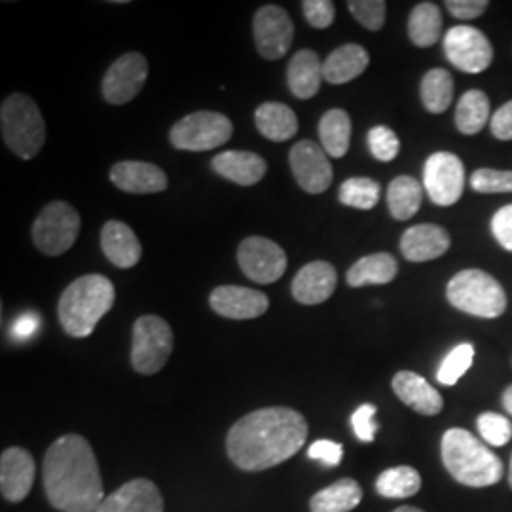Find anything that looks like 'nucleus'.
<instances>
[{"mask_svg": "<svg viewBox=\"0 0 512 512\" xmlns=\"http://www.w3.org/2000/svg\"><path fill=\"white\" fill-rule=\"evenodd\" d=\"M490 6L488 0H448V12L458 19H475L486 12Z\"/></svg>", "mask_w": 512, "mask_h": 512, "instance_id": "nucleus-46", "label": "nucleus"}, {"mask_svg": "<svg viewBox=\"0 0 512 512\" xmlns=\"http://www.w3.org/2000/svg\"><path fill=\"white\" fill-rule=\"evenodd\" d=\"M363 501V490L353 478H342L311 497V512H351Z\"/></svg>", "mask_w": 512, "mask_h": 512, "instance_id": "nucleus-29", "label": "nucleus"}, {"mask_svg": "<svg viewBox=\"0 0 512 512\" xmlns=\"http://www.w3.org/2000/svg\"><path fill=\"white\" fill-rule=\"evenodd\" d=\"M116 291L105 275L78 277L61 294L57 313L63 330L73 338H86L114 306Z\"/></svg>", "mask_w": 512, "mask_h": 512, "instance_id": "nucleus-3", "label": "nucleus"}, {"mask_svg": "<svg viewBox=\"0 0 512 512\" xmlns=\"http://www.w3.org/2000/svg\"><path fill=\"white\" fill-rule=\"evenodd\" d=\"M440 33H442V16H440L439 6L433 2L418 4L408 18L410 40L420 48H429L439 40Z\"/></svg>", "mask_w": 512, "mask_h": 512, "instance_id": "nucleus-32", "label": "nucleus"}, {"mask_svg": "<svg viewBox=\"0 0 512 512\" xmlns=\"http://www.w3.org/2000/svg\"><path fill=\"white\" fill-rule=\"evenodd\" d=\"M95 512H164V497L148 478H135L107 495Z\"/></svg>", "mask_w": 512, "mask_h": 512, "instance_id": "nucleus-17", "label": "nucleus"}, {"mask_svg": "<svg viewBox=\"0 0 512 512\" xmlns=\"http://www.w3.org/2000/svg\"><path fill=\"white\" fill-rule=\"evenodd\" d=\"M393 391L406 406L421 416H437L444 406L439 391L429 382L410 370H401L393 378Z\"/></svg>", "mask_w": 512, "mask_h": 512, "instance_id": "nucleus-21", "label": "nucleus"}, {"mask_svg": "<svg viewBox=\"0 0 512 512\" xmlns=\"http://www.w3.org/2000/svg\"><path fill=\"white\" fill-rule=\"evenodd\" d=\"M378 408L374 404H363L359 406L353 416H351V425H353V431L357 435V439L363 440V442H372L376 437V431H378V425L374 421Z\"/></svg>", "mask_w": 512, "mask_h": 512, "instance_id": "nucleus-43", "label": "nucleus"}, {"mask_svg": "<svg viewBox=\"0 0 512 512\" xmlns=\"http://www.w3.org/2000/svg\"><path fill=\"white\" fill-rule=\"evenodd\" d=\"M2 139L21 160H33L44 147L46 124L37 103L23 93L4 99L0 109Z\"/></svg>", "mask_w": 512, "mask_h": 512, "instance_id": "nucleus-5", "label": "nucleus"}, {"mask_svg": "<svg viewBox=\"0 0 512 512\" xmlns=\"http://www.w3.org/2000/svg\"><path fill=\"white\" fill-rule=\"evenodd\" d=\"M393 512H423L420 509H416V507H401V509H397V511Z\"/></svg>", "mask_w": 512, "mask_h": 512, "instance_id": "nucleus-50", "label": "nucleus"}, {"mask_svg": "<svg viewBox=\"0 0 512 512\" xmlns=\"http://www.w3.org/2000/svg\"><path fill=\"white\" fill-rule=\"evenodd\" d=\"M38 327H40V319L37 313H23L12 327V338L27 340L37 332Z\"/></svg>", "mask_w": 512, "mask_h": 512, "instance_id": "nucleus-48", "label": "nucleus"}, {"mask_svg": "<svg viewBox=\"0 0 512 512\" xmlns=\"http://www.w3.org/2000/svg\"><path fill=\"white\" fill-rule=\"evenodd\" d=\"M475 361V348L471 344H459L442 361L437 378L442 385H456L459 378L471 368Z\"/></svg>", "mask_w": 512, "mask_h": 512, "instance_id": "nucleus-37", "label": "nucleus"}, {"mask_svg": "<svg viewBox=\"0 0 512 512\" xmlns=\"http://www.w3.org/2000/svg\"><path fill=\"white\" fill-rule=\"evenodd\" d=\"M452 239L437 224H418L406 230L401 239V251L410 262H427L444 255Z\"/></svg>", "mask_w": 512, "mask_h": 512, "instance_id": "nucleus-22", "label": "nucleus"}, {"mask_svg": "<svg viewBox=\"0 0 512 512\" xmlns=\"http://www.w3.org/2000/svg\"><path fill=\"white\" fill-rule=\"evenodd\" d=\"M234 126L228 116L211 110H198L171 128V143L179 150L205 152L220 147L232 139Z\"/></svg>", "mask_w": 512, "mask_h": 512, "instance_id": "nucleus-8", "label": "nucleus"}, {"mask_svg": "<svg viewBox=\"0 0 512 512\" xmlns=\"http://www.w3.org/2000/svg\"><path fill=\"white\" fill-rule=\"evenodd\" d=\"M349 12L368 31H380L384 27L387 4L384 0H349Z\"/></svg>", "mask_w": 512, "mask_h": 512, "instance_id": "nucleus-40", "label": "nucleus"}, {"mask_svg": "<svg viewBox=\"0 0 512 512\" xmlns=\"http://www.w3.org/2000/svg\"><path fill=\"white\" fill-rule=\"evenodd\" d=\"M471 188L480 194H503L512 192V171L499 169H476L471 175Z\"/></svg>", "mask_w": 512, "mask_h": 512, "instance_id": "nucleus-39", "label": "nucleus"}, {"mask_svg": "<svg viewBox=\"0 0 512 512\" xmlns=\"http://www.w3.org/2000/svg\"><path fill=\"white\" fill-rule=\"evenodd\" d=\"M380 190H382V186L372 179L353 177L340 186L338 198L348 207L368 211L380 200Z\"/></svg>", "mask_w": 512, "mask_h": 512, "instance_id": "nucleus-36", "label": "nucleus"}, {"mask_svg": "<svg viewBox=\"0 0 512 512\" xmlns=\"http://www.w3.org/2000/svg\"><path fill=\"white\" fill-rule=\"evenodd\" d=\"M448 302L475 317L495 319L507 310V294L499 281L482 270L459 272L446 289Z\"/></svg>", "mask_w": 512, "mask_h": 512, "instance_id": "nucleus-6", "label": "nucleus"}, {"mask_svg": "<svg viewBox=\"0 0 512 512\" xmlns=\"http://www.w3.org/2000/svg\"><path fill=\"white\" fill-rule=\"evenodd\" d=\"M308 431V421L293 408H260L232 425L226 452L243 471L272 469L302 450Z\"/></svg>", "mask_w": 512, "mask_h": 512, "instance_id": "nucleus-1", "label": "nucleus"}, {"mask_svg": "<svg viewBox=\"0 0 512 512\" xmlns=\"http://www.w3.org/2000/svg\"><path fill=\"white\" fill-rule=\"evenodd\" d=\"M80 234V215L65 202L48 203L33 224V241L40 253L59 256L67 253Z\"/></svg>", "mask_w": 512, "mask_h": 512, "instance_id": "nucleus-9", "label": "nucleus"}, {"mask_svg": "<svg viewBox=\"0 0 512 512\" xmlns=\"http://www.w3.org/2000/svg\"><path fill=\"white\" fill-rule=\"evenodd\" d=\"M329 154L313 141H300L294 145L289 162L294 179L308 194H321L332 184V165Z\"/></svg>", "mask_w": 512, "mask_h": 512, "instance_id": "nucleus-15", "label": "nucleus"}, {"mask_svg": "<svg viewBox=\"0 0 512 512\" xmlns=\"http://www.w3.org/2000/svg\"><path fill=\"white\" fill-rule=\"evenodd\" d=\"M308 456H310V459L327 463L329 467H336V465H340V461L344 458V446L340 442H334V440H317V442L311 444Z\"/></svg>", "mask_w": 512, "mask_h": 512, "instance_id": "nucleus-44", "label": "nucleus"}, {"mask_svg": "<svg viewBox=\"0 0 512 512\" xmlns=\"http://www.w3.org/2000/svg\"><path fill=\"white\" fill-rule=\"evenodd\" d=\"M173 351V330L158 315H143L133 325L131 365L145 376L164 368Z\"/></svg>", "mask_w": 512, "mask_h": 512, "instance_id": "nucleus-7", "label": "nucleus"}, {"mask_svg": "<svg viewBox=\"0 0 512 512\" xmlns=\"http://www.w3.org/2000/svg\"><path fill=\"white\" fill-rule=\"evenodd\" d=\"M302 10L308 23L315 29H327L336 18L334 2L330 0H304Z\"/></svg>", "mask_w": 512, "mask_h": 512, "instance_id": "nucleus-42", "label": "nucleus"}, {"mask_svg": "<svg viewBox=\"0 0 512 512\" xmlns=\"http://www.w3.org/2000/svg\"><path fill=\"white\" fill-rule=\"evenodd\" d=\"M321 147L332 158H342L349 150L351 141V118L342 109H332L319 122Z\"/></svg>", "mask_w": 512, "mask_h": 512, "instance_id": "nucleus-30", "label": "nucleus"}, {"mask_svg": "<svg viewBox=\"0 0 512 512\" xmlns=\"http://www.w3.org/2000/svg\"><path fill=\"white\" fill-rule=\"evenodd\" d=\"M376 490L382 497L391 499H404L412 497L421 490V476L414 467L401 465L387 469L376 480Z\"/></svg>", "mask_w": 512, "mask_h": 512, "instance_id": "nucleus-35", "label": "nucleus"}, {"mask_svg": "<svg viewBox=\"0 0 512 512\" xmlns=\"http://www.w3.org/2000/svg\"><path fill=\"white\" fill-rule=\"evenodd\" d=\"M338 283V274L330 262H310L293 279V296L296 302L315 306L327 302Z\"/></svg>", "mask_w": 512, "mask_h": 512, "instance_id": "nucleus-19", "label": "nucleus"}, {"mask_svg": "<svg viewBox=\"0 0 512 512\" xmlns=\"http://www.w3.org/2000/svg\"><path fill=\"white\" fill-rule=\"evenodd\" d=\"M101 247L110 262L118 268H133L141 256L143 247L141 241L128 224L120 220H109L101 230Z\"/></svg>", "mask_w": 512, "mask_h": 512, "instance_id": "nucleus-23", "label": "nucleus"}, {"mask_svg": "<svg viewBox=\"0 0 512 512\" xmlns=\"http://www.w3.org/2000/svg\"><path fill=\"white\" fill-rule=\"evenodd\" d=\"M480 437L486 440L490 446H505L512 439V423L509 418L495 414V412H484L478 416L476 421Z\"/></svg>", "mask_w": 512, "mask_h": 512, "instance_id": "nucleus-38", "label": "nucleus"}, {"mask_svg": "<svg viewBox=\"0 0 512 512\" xmlns=\"http://www.w3.org/2000/svg\"><path fill=\"white\" fill-rule=\"evenodd\" d=\"M492 232L503 249L512 253V203L499 209L492 219Z\"/></svg>", "mask_w": 512, "mask_h": 512, "instance_id": "nucleus-45", "label": "nucleus"}, {"mask_svg": "<svg viewBox=\"0 0 512 512\" xmlns=\"http://www.w3.org/2000/svg\"><path fill=\"white\" fill-rule=\"evenodd\" d=\"M35 459L23 448H8L0 458V488L4 499L23 501L35 484Z\"/></svg>", "mask_w": 512, "mask_h": 512, "instance_id": "nucleus-18", "label": "nucleus"}, {"mask_svg": "<svg viewBox=\"0 0 512 512\" xmlns=\"http://www.w3.org/2000/svg\"><path fill=\"white\" fill-rule=\"evenodd\" d=\"M490 118V99L480 90L463 93L456 109V126L463 135H475L482 131Z\"/></svg>", "mask_w": 512, "mask_h": 512, "instance_id": "nucleus-33", "label": "nucleus"}, {"mask_svg": "<svg viewBox=\"0 0 512 512\" xmlns=\"http://www.w3.org/2000/svg\"><path fill=\"white\" fill-rule=\"evenodd\" d=\"M509 484H511V488H512V459H511V471H509Z\"/></svg>", "mask_w": 512, "mask_h": 512, "instance_id": "nucleus-51", "label": "nucleus"}, {"mask_svg": "<svg viewBox=\"0 0 512 512\" xmlns=\"http://www.w3.org/2000/svg\"><path fill=\"white\" fill-rule=\"evenodd\" d=\"M239 268L251 281L270 285L281 279L287 270V255L272 239H243L238 249Z\"/></svg>", "mask_w": 512, "mask_h": 512, "instance_id": "nucleus-11", "label": "nucleus"}, {"mask_svg": "<svg viewBox=\"0 0 512 512\" xmlns=\"http://www.w3.org/2000/svg\"><path fill=\"white\" fill-rule=\"evenodd\" d=\"M110 181L128 194H158L167 188V175L148 162H118L110 169Z\"/></svg>", "mask_w": 512, "mask_h": 512, "instance_id": "nucleus-20", "label": "nucleus"}, {"mask_svg": "<svg viewBox=\"0 0 512 512\" xmlns=\"http://www.w3.org/2000/svg\"><path fill=\"white\" fill-rule=\"evenodd\" d=\"M423 184L431 202L440 207L454 205L465 188V167L456 154L437 152L425 164Z\"/></svg>", "mask_w": 512, "mask_h": 512, "instance_id": "nucleus-12", "label": "nucleus"}, {"mask_svg": "<svg viewBox=\"0 0 512 512\" xmlns=\"http://www.w3.org/2000/svg\"><path fill=\"white\" fill-rule=\"evenodd\" d=\"M209 304L220 317L236 321L256 319L270 308V300L266 294L238 285L217 287L209 296Z\"/></svg>", "mask_w": 512, "mask_h": 512, "instance_id": "nucleus-16", "label": "nucleus"}, {"mask_svg": "<svg viewBox=\"0 0 512 512\" xmlns=\"http://www.w3.org/2000/svg\"><path fill=\"white\" fill-rule=\"evenodd\" d=\"M503 408L507 410L509 416H512V385H509L503 393Z\"/></svg>", "mask_w": 512, "mask_h": 512, "instance_id": "nucleus-49", "label": "nucleus"}, {"mask_svg": "<svg viewBox=\"0 0 512 512\" xmlns=\"http://www.w3.org/2000/svg\"><path fill=\"white\" fill-rule=\"evenodd\" d=\"M440 452L448 473L471 488L494 486L505 473L503 461L465 429L446 431Z\"/></svg>", "mask_w": 512, "mask_h": 512, "instance_id": "nucleus-4", "label": "nucleus"}, {"mask_svg": "<svg viewBox=\"0 0 512 512\" xmlns=\"http://www.w3.org/2000/svg\"><path fill=\"white\" fill-rule=\"evenodd\" d=\"M213 169L220 177L241 184V186H253L260 183L268 171L266 160L255 152H243V150H226L213 158Z\"/></svg>", "mask_w": 512, "mask_h": 512, "instance_id": "nucleus-24", "label": "nucleus"}, {"mask_svg": "<svg viewBox=\"0 0 512 512\" xmlns=\"http://www.w3.org/2000/svg\"><path fill=\"white\" fill-rule=\"evenodd\" d=\"M368 63L370 57L363 46L344 44L327 57V61L323 63V74L329 84L340 86L365 73Z\"/></svg>", "mask_w": 512, "mask_h": 512, "instance_id": "nucleus-26", "label": "nucleus"}, {"mask_svg": "<svg viewBox=\"0 0 512 512\" xmlns=\"http://www.w3.org/2000/svg\"><path fill=\"white\" fill-rule=\"evenodd\" d=\"M368 148L376 160L391 162L397 158L401 143H399V137L393 133V129L378 126L370 129L368 133Z\"/></svg>", "mask_w": 512, "mask_h": 512, "instance_id": "nucleus-41", "label": "nucleus"}, {"mask_svg": "<svg viewBox=\"0 0 512 512\" xmlns=\"http://www.w3.org/2000/svg\"><path fill=\"white\" fill-rule=\"evenodd\" d=\"M253 33L258 54L264 59H281L293 46V19L281 6H262L255 14Z\"/></svg>", "mask_w": 512, "mask_h": 512, "instance_id": "nucleus-13", "label": "nucleus"}, {"mask_svg": "<svg viewBox=\"0 0 512 512\" xmlns=\"http://www.w3.org/2000/svg\"><path fill=\"white\" fill-rule=\"evenodd\" d=\"M446 59L463 73H484L494 59V48L482 31L469 25L452 27L444 37Z\"/></svg>", "mask_w": 512, "mask_h": 512, "instance_id": "nucleus-10", "label": "nucleus"}, {"mask_svg": "<svg viewBox=\"0 0 512 512\" xmlns=\"http://www.w3.org/2000/svg\"><path fill=\"white\" fill-rule=\"evenodd\" d=\"M287 80L291 92L298 99H311L319 92L321 82L325 80L319 55L313 50H300L298 54H294L287 69Z\"/></svg>", "mask_w": 512, "mask_h": 512, "instance_id": "nucleus-25", "label": "nucleus"}, {"mask_svg": "<svg viewBox=\"0 0 512 512\" xmlns=\"http://www.w3.org/2000/svg\"><path fill=\"white\" fill-rule=\"evenodd\" d=\"M148 76V61L139 52L118 57L103 76V97L110 105H126L143 90Z\"/></svg>", "mask_w": 512, "mask_h": 512, "instance_id": "nucleus-14", "label": "nucleus"}, {"mask_svg": "<svg viewBox=\"0 0 512 512\" xmlns=\"http://www.w3.org/2000/svg\"><path fill=\"white\" fill-rule=\"evenodd\" d=\"M42 480L57 511L95 512L107 497L92 444L74 433L59 437L48 448Z\"/></svg>", "mask_w": 512, "mask_h": 512, "instance_id": "nucleus-2", "label": "nucleus"}, {"mask_svg": "<svg viewBox=\"0 0 512 512\" xmlns=\"http://www.w3.org/2000/svg\"><path fill=\"white\" fill-rule=\"evenodd\" d=\"M490 128L495 139L499 141H512V101L505 103L499 110H495Z\"/></svg>", "mask_w": 512, "mask_h": 512, "instance_id": "nucleus-47", "label": "nucleus"}, {"mask_svg": "<svg viewBox=\"0 0 512 512\" xmlns=\"http://www.w3.org/2000/svg\"><path fill=\"white\" fill-rule=\"evenodd\" d=\"M255 124L258 131L274 143H285L293 139L298 131V118L294 110L283 103L260 105L255 112Z\"/></svg>", "mask_w": 512, "mask_h": 512, "instance_id": "nucleus-27", "label": "nucleus"}, {"mask_svg": "<svg viewBox=\"0 0 512 512\" xmlns=\"http://www.w3.org/2000/svg\"><path fill=\"white\" fill-rule=\"evenodd\" d=\"M399 272L397 260L387 253H376L357 260L348 272L349 287L385 285L391 283Z\"/></svg>", "mask_w": 512, "mask_h": 512, "instance_id": "nucleus-28", "label": "nucleus"}, {"mask_svg": "<svg viewBox=\"0 0 512 512\" xmlns=\"http://www.w3.org/2000/svg\"><path fill=\"white\" fill-rule=\"evenodd\" d=\"M421 200H423V190L416 179L401 175L389 184L387 205L393 219H412L420 211Z\"/></svg>", "mask_w": 512, "mask_h": 512, "instance_id": "nucleus-31", "label": "nucleus"}, {"mask_svg": "<svg viewBox=\"0 0 512 512\" xmlns=\"http://www.w3.org/2000/svg\"><path fill=\"white\" fill-rule=\"evenodd\" d=\"M454 99V78L444 69H431L421 80V103L431 114L450 109Z\"/></svg>", "mask_w": 512, "mask_h": 512, "instance_id": "nucleus-34", "label": "nucleus"}]
</instances>
